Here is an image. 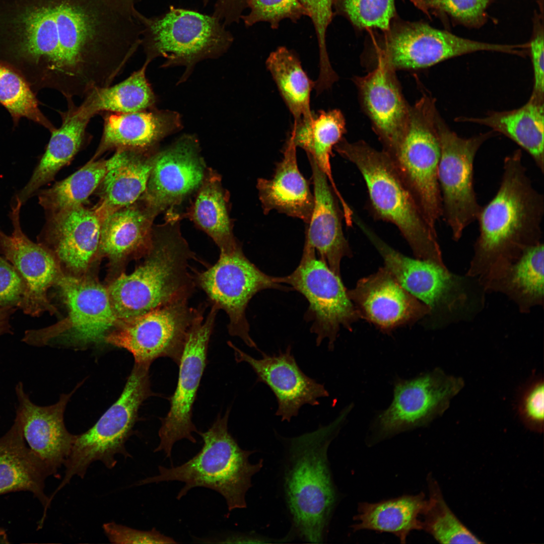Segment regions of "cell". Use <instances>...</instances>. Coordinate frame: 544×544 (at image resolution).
Returning <instances> with one entry per match:
<instances>
[{
	"instance_id": "obj_1",
	"label": "cell",
	"mask_w": 544,
	"mask_h": 544,
	"mask_svg": "<svg viewBox=\"0 0 544 544\" xmlns=\"http://www.w3.org/2000/svg\"><path fill=\"white\" fill-rule=\"evenodd\" d=\"M136 10L119 0H0V63L35 94L84 98L110 86L141 45Z\"/></svg>"
},
{
	"instance_id": "obj_2",
	"label": "cell",
	"mask_w": 544,
	"mask_h": 544,
	"mask_svg": "<svg viewBox=\"0 0 544 544\" xmlns=\"http://www.w3.org/2000/svg\"><path fill=\"white\" fill-rule=\"evenodd\" d=\"M543 195L533 186L518 150L506 157L499 189L482 207L479 235L467 276L481 277L541 242Z\"/></svg>"
},
{
	"instance_id": "obj_3",
	"label": "cell",
	"mask_w": 544,
	"mask_h": 544,
	"mask_svg": "<svg viewBox=\"0 0 544 544\" xmlns=\"http://www.w3.org/2000/svg\"><path fill=\"white\" fill-rule=\"evenodd\" d=\"M179 226V221L173 218L153 225L145 261L132 273L121 274L107 288L119 320L189 298L194 288L189 271L193 253Z\"/></svg>"
},
{
	"instance_id": "obj_4",
	"label": "cell",
	"mask_w": 544,
	"mask_h": 544,
	"mask_svg": "<svg viewBox=\"0 0 544 544\" xmlns=\"http://www.w3.org/2000/svg\"><path fill=\"white\" fill-rule=\"evenodd\" d=\"M334 149L362 175L375 218L395 225L416 258L444 265L436 230L428 224L393 160L363 141L342 139Z\"/></svg>"
},
{
	"instance_id": "obj_5",
	"label": "cell",
	"mask_w": 544,
	"mask_h": 544,
	"mask_svg": "<svg viewBox=\"0 0 544 544\" xmlns=\"http://www.w3.org/2000/svg\"><path fill=\"white\" fill-rule=\"evenodd\" d=\"M350 410L346 408L329 425L290 440L286 499L296 530L309 542H323L334 506L327 450Z\"/></svg>"
},
{
	"instance_id": "obj_6",
	"label": "cell",
	"mask_w": 544,
	"mask_h": 544,
	"mask_svg": "<svg viewBox=\"0 0 544 544\" xmlns=\"http://www.w3.org/2000/svg\"><path fill=\"white\" fill-rule=\"evenodd\" d=\"M230 410L219 415L206 432H197L203 441L200 450L177 466H159V474L138 482L143 485L162 482L184 484L177 495L180 500L192 489L203 487L214 490L225 499L229 512L246 507V494L251 487V478L262 466V460L252 464L253 451L240 448L228 430Z\"/></svg>"
},
{
	"instance_id": "obj_7",
	"label": "cell",
	"mask_w": 544,
	"mask_h": 544,
	"mask_svg": "<svg viewBox=\"0 0 544 544\" xmlns=\"http://www.w3.org/2000/svg\"><path fill=\"white\" fill-rule=\"evenodd\" d=\"M135 14L142 27L145 61L161 57L165 59L162 67L184 66L178 84L186 81L197 63L221 56L233 42L226 26L212 15L174 6L157 16L148 17L138 10Z\"/></svg>"
},
{
	"instance_id": "obj_8",
	"label": "cell",
	"mask_w": 544,
	"mask_h": 544,
	"mask_svg": "<svg viewBox=\"0 0 544 544\" xmlns=\"http://www.w3.org/2000/svg\"><path fill=\"white\" fill-rule=\"evenodd\" d=\"M150 366L134 363L122 393L86 432L76 435L75 442L64 466L63 479L57 487L61 490L75 476L84 478L90 465L101 462L107 468L117 463L115 456L131 457L126 449L142 403L155 394L151 389Z\"/></svg>"
},
{
	"instance_id": "obj_9",
	"label": "cell",
	"mask_w": 544,
	"mask_h": 544,
	"mask_svg": "<svg viewBox=\"0 0 544 544\" xmlns=\"http://www.w3.org/2000/svg\"><path fill=\"white\" fill-rule=\"evenodd\" d=\"M435 101L423 96L410 107L407 129L393 160L425 218L435 230L442 217L438 179L440 148Z\"/></svg>"
},
{
	"instance_id": "obj_10",
	"label": "cell",
	"mask_w": 544,
	"mask_h": 544,
	"mask_svg": "<svg viewBox=\"0 0 544 544\" xmlns=\"http://www.w3.org/2000/svg\"><path fill=\"white\" fill-rule=\"evenodd\" d=\"M436 125L440 148L438 179L442 217L452 238L458 241L481 210L473 186L474 160L480 147L495 131L461 138L448 127L438 112Z\"/></svg>"
},
{
	"instance_id": "obj_11",
	"label": "cell",
	"mask_w": 544,
	"mask_h": 544,
	"mask_svg": "<svg viewBox=\"0 0 544 544\" xmlns=\"http://www.w3.org/2000/svg\"><path fill=\"white\" fill-rule=\"evenodd\" d=\"M55 285L68 310L67 322L65 325L25 331L22 339L25 344L43 347L65 336L71 344L85 347L103 341L119 322L107 289L98 282L61 273Z\"/></svg>"
},
{
	"instance_id": "obj_12",
	"label": "cell",
	"mask_w": 544,
	"mask_h": 544,
	"mask_svg": "<svg viewBox=\"0 0 544 544\" xmlns=\"http://www.w3.org/2000/svg\"><path fill=\"white\" fill-rule=\"evenodd\" d=\"M196 280L213 305L228 315L229 333L258 351L249 334L246 308L251 298L260 291L268 289L287 290L281 285L280 277L262 272L248 259L238 245L232 250L220 251L217 262L197 274Z\"/></svg>"
},
{
	"instance_id": "obj_13",
	"label": "cell",
	"mask_w": 544,
	"mask_h": 544,
	"mask_svg": "<svg viewBox=\"0 0 544 544\" xmlns=\"http://www.w3.org/2000/svg\"><path fill=\"white\" fill-rule=\"evenodd\" d=\"M280 280L308 301L305 318L312 322L310 331L316 335L317 346L327 338L328 349L332 351L341 327L351 330L353 324L360 318L340 276L317 258L314 251L303 249L297 267Z\"/></svg>"
},
{
	"instance_id": "obj_14",
	"label": "cell",
	"mask_w": 544,
	"mask_h": 544,
	"mask_svg": "<svg viewBox=\"0 0 544 544\" xmlns=\"http://www.w3.org/2000/svg\"><path fill=\"white\" fill-rule=\"evenodd\" d=\"M183 299L143 315L123 320L105 336L104 341L123 348L133 356L134 363L150 366L160 357L180 362L187 333L197 309Z\"/></svg>"
},
{
	"instance_id": "obj_15",
	"label": "cell",
	"mask_w": 544,
	"mask_h": 544,
	"mask_svg": "<svg viewBox=\"0 0 544 544\" xmlns=\"http://www.w3.org/2000/svg\"><path fill=\"white\" fill-rule=\"evenodd\" d=\"M218 310L213 306L203 320L202 307L197 308L189 327L178 364L177 386L169 398V410L161 419L160 442L154 450L163 451L167 457L171 458L176 442L185 439L196 443L192 433L198 430L192 421V409L206 366L209 343Z\"/></svg>"
},
{
	"instance_id": "obj_16",
	"label": "cell",
	"mask_w": 544,
	"mask_h": 544,
	"mask_svg": "<svg viewBox=\"0 0 544 544\" xmlns=\"http://www.w3.org/2000/svg\"><path fill=\"white\" fill-rule=\"evenodd\" d=\"M464 386L463 379L437 368L409 380L397 379L389 406L374 427L383 436L427 426L442 415Z\"/></svg>"
},
{
	"instance_id": "obj_17",
	"label": "cell",
	"mask_w": 544,
	"mask_h": 544,
	"mask_svg": "<svg viewBox=\"0 0 544 544\" xmlns=\"http://www.w3.org/2000/svg\"><path fill=\"white\" fill-rule=\"evenodd\" d=\"M377 52L380 61L395 71L428 67L450 58L478 51H495L496 44L464 38L422 22L389 28Z\"/></svg>"
},
{
	"instance_id": "obj_18",
	"label": "cell",
	"mask_w": 544,
	"mask_h": 544,
	"mask_svg": "<svg viewBox=\"0 0 544 544\" xmlns=\"http://www.w3.org/2000/svg\"><path fill=\"white\" fill-rule=\"evenodd\" d=\"M353 222L383 258L385 266L409 293L432 310L452 311L467 299L463 280L445 265L407 257L389 246L357 215Z\"/></svg>"
},
{
	"instance_id": "obj_19",
	"label": "cell",
	"mask_w": 544,
	"mask_h": 544,
	"mask_svg": "<svg viewBox=\"0 0 544 544\" xmlns=\"http://www.w3.org/2000/svg\"><path fill=\"white\" fill-rule=\"evenodd\" d=\"M22 204L17 197L12 208V233L7 235L0 229V254L15 268L24 284L19 308L34 317L44 312L53 313L55 309L47 293L61 274L59 262L50 249L31 241L23 232L20 218Z\"/></svg>"
},
{
	"instance_id": "obj_20",
	"label": "cell",
	"mask_w": 544,
	"mask_h": 544,
	"mask_svg": "<svg viewBox=\"0 0 544 544\" xmlns=\"http://www.w3.org/2000/svg\"><path fill=\"white\" fill-rule=\"evenodd\" d=\"M207 172L197 139L184 135L157 151L146 190L139 199L156 216L173 210L198 189Z\"/></svg>"
},
{
	"instance_id": "obj_21",
	"label": "cell",
	"mask_w": 544,
	"mask_h": 544,
	"mask_svg": "<svg viewBox=\"0 0 544 544\" xmlns=\"http://www.w3.org/2000/svg\"><path fill=\"white\" fill-rule=\"evenodd\" d=\"M347 295L360 318L388 332L415 322L431 313V308L399 283L385 266L363 278Z\"/></svg>"
},
{
	"instance_id": "obj_22",
	"label": "cell",
	"mask_w": 544,
	"mask_h": 544,
	"mask_svg": "<svg viewBox=\"0 0 544 544\" xmlns=\"http://www.w3.org/2000/svg\"><path fill=\"white\" fill-rule=\"evenodd\" d=\"M228 344L234 351L236 362L248 363L256 374V382L265 384L273 392L278 404L276 415L281 417L282 421L289 422L298 415L302 405H318V398L329 395L323 384L302 371L291 354V346L285 352L280 351L271 356L260 350L262 358L256 359L231 342Z\"/></svg>"
},
{
	"instance_id": "obj_23",
	"label": "cell",
	"mask_w": 544,
	"mask_h": 544,
	"mask_svg": "<svg viewBox=\"0 0 544 544\" xmlns=\"http://www.w3.org/2000/svg\"><path fill=\"white\" fill-rule=\"evenodd\" d=\"M395 71L380 61L367 75L357 77L362 104L385 152L394 160L404 138L409 106L401 92Z\"/></svg>"
},
{
	"instance_id": "obj_24",
	"label": "cell",
	"mask_w": 544,
	"mask_h": 544,
	"mask_svg": "<svg viewBox=\"0 0 544 544\" xmlns=\"http://www.w3.org/2000/svg\"><path fill=\"white\" fill-rule=\"evenodd\" d=\"M61 395L59 400L48 406L33 402L21 382L15 391L18 404L16 411L29 447L57 473L69 455L76 435L66 429L63 415L66 404L77 389Z\"/></svg>"
},
{
	"instance_id": "obj_25",
	"label": "cell",
	"mask_w": 544,
	"mask_h": 544,
	"mask_svg": "<svg viewBox=\"0 0 544 544\" xmlns=\"http://www.w3.org/2000/svg\"><path fill=\"white\" fill-rule=\"evenodd\" d=\"M102 220L85 206L47 216L40 243L75 273L85 272L99 250Z\"/></svg>"
},
{
	"instance_id": "obj_26",
	"label": "cell",
	"mask_w": 544,
	"mask_h": 544,
	"mask_svg": "<svg viewBox=\"0 0 544 544\" xmlns=\"http://www.w3.org/2000/svg\"><path fill=\"white\" fill-rule=\"evenodd\" d=\"M105 113L102 135L92 160L112 150H156L162 139L182 127L180 114L173 110L155 107L130 113Z\"/></svg>"
},
{
	"instance_id": "obj_27",
	"label": "cell",
	"mask_w": 544,
	"mask_h": 544,
	"mask_svg": "<svg viewBox=\"0 0 544 544\" xmlns=\"http://www.w3.org/2000/svg\"><path fill=\"white\" fill-rule=\"evenodd\" d=\"M307 156L312 170L314 203L304 247L314 251L319 259L340 276L342 259L352 255L343 231L341 211L327 177L315 160Z\"/></svg>"
},
{
	"instance_id": "obj_28",
	"label": "cell",
	"mask_w": 544,
	"mask_h": 544,
	"mask_svg": "<svg viewBox=\"0 0 544 544\" xmlns=\"http://www.w3.org/2000/svg\"><path fill=\"white\" fill-rule=\"evenodd\" d=\"M57 473L27 446L16 416L10 429L0 437V495L27 492L44 508L41 526L50 502L45 492L46 479Z\"/></svg>"
},
{
	"instance_id": "obj_29",
	"label": "cell",
	"mask_w": 544,
	"mask_h": 544,
	"mask_svg": "<svg viewBox=\"0 0 544 544\" xmlns=\"http://www.w3.org/2000/svg\"><path fill=\"white\" fill-rule=\"evenodd\" d=\"M157 151L119 149L106 160L107 171L97 188L99 200L93 208L102 221L143 195Z\"/></svg>"
},
{
	"instance_id": "obj_30",
	"label": "cell",
	"mask_w": 544,
	"mask_h": 544,
	"mask_svg": "<svg viewBox=\"0 0 544 544\" xmlns=\"http://www.w3.org/2000/svg\"><path fill=\"white\" fill-rule=\"evenodd\" d=\"M297 147L288 140L283 158L273 177L258 178L256 187L264 214L272 210L300 219L308 224L313 212L314 198L307 179L300 171Z\"/></svg>"
},
{
	"instance_id": "obj_31",
	"label": "cell",
	"mask_w": 544,
	"mask_h": 544,
	"mask_svg": "<svg viewBox=\"0 0 544 544\" xmlns=\"http://www.w3.org/2000/svg\"><path fill=\"white\" fill-rule=\"evenodd\" d=\"M485 290L507 295L520 312L528 313L543 300V244L526 249L515 260L480 278Z\"/></svg>"
},
{
	"instance_id": "obj_32",
	"label": "cell",
	"mask_w": 544,
	"mask_h": 544,
	"mask_svg": "<svg viewBox=\"0 0 544 544\" xmlns=\"http://www.w3.org/2000/svg\"><path fill=\"white\" fill-rule=\"evenodd\" d=\"M156 216L140 199L113 212L102 221L98 252L113 262L146 255Z\"/></svg>"
},
{
	"instance_id": "obj_33",
	"label": "cell",
	"mask_w": 544,
	"mask_h": 544,
	"mask_svg": "<svg viewBox=\"0 0 544 544\" xmlns=\"http://www.w3.org/2000/svg\"><path fill=\"white\" fill-rule=\"evenodd\" d=\"M67 110L60 113L61 126L51 132L44 153L30 179L17 195L22 203L41 187L52 180L58 172L72 161L85 144L86 128L91 118L78 111L73 99L67 100Z\"/></svg>"
},
{
	"instance_id": "obj_34",
	"label": "cell",
	"mask_w": 544,
	"mask_h": 544,
	"mask_svg": "<svg viewBox=\"0 0 544 544\" xmlns=\"http://www.w3.org/2000/svg\"><path fill=\"white\" fill-rule=\"evenodd\" d=\"M543 99L530 96L519 108L492 112L481 118L459 117L457 121L488 126L503 134L524 150L542 174L544 172Z\"/></svg>"
},
{
	"instance_id": "obj_35",
	"label": "cell",
	"mask_w": 544,
	"mask_h": 544,
	"mask_svg": "<svg viewBox=\"0 0 544 544\" xmlns=\"http://www.w3.org/2000/svg\"><path fill=\"white\" fill-rule=\"evenodd\" d=\"M427 504L422 492L378 503H361L352 527L354 531L367 529L391 533L405 543L412 531L422 529L421 517Z\"/></svg>"
},
{
	"instance_id": "obj_36",
	"label": "cell",
	"mask_w": 544,
	"mask_h": 544,
	"mask_svg": "<svg viewBox=\"0 0 544 544\" xmlns=\"http://www.w3.org/2000/svg\"><path fill=\"white\" fill-rule=\"evenodd\" d=\"M346 132V122L338 109L320 111L307 118L294 122L289 138L296 147L312 157L328 178L342 206L347 202L337 189L332 175L330 158L332 150Z\"/></svg>"
},
{
	"instance_id": "obj_37",
	"label": "cell",
	"mask_w": 544,
	"mask_h": 544,
	"mask_svg": "<svg viewBox=\"0 0 544 544\" xmlns=\"http://www.w3.org/2000/svg\"><path fill=\"white\" fill-rule=\"evenodd\" d=\"M149 63L145 61L141 68L116 85L92 89L77 106L78 110L91 119L101 112L125 113L155 108L157 98L146 77Z\"/></svg>"
},
{
	"instance_id": "obj_38",
	"label": "cell",
	"mask_w": 544,
	"mask_h": 544,
	"mask_svg": "<svg viewBox=\"0 0 544 544\" xmlns=\"http://www.w3.org/2000/svg\"><path fill=\"white\" fill-rule=\"evenodd\" d=\"M227 201L220 176L214 171L207 170L189 215L220 251L230 250L239 245L233 232Z\"/></svg>"
},
{
	"instance_id": "obj_39",
	"label": "cell",
	"mask_w": 544,
	"mask_h": 544,
	"mask_svg": "<svg viewBox=\"0 0 544 544\" xmlns=\"http://www.w3.org/2000/svg\"><path fill=\"white\" fill-rule=\"evenodd\" d=\"M294 122L311 117L310 95L315 82L303 70L295 54L284 46L271 52L265 62Z\"/></svg>"
},
{
	"instance_id": "obj_40",
	"label": "cell",
	"mask_w": 544,
	"mask_h": 544,
	"mask_svg": "<svg viewBox=\"0 0 544 544\" xmlns=\"http://www.w3.org/2000/svg\"><path fill=\"white\" fill-rule=\"evenodd\" d=\"M107 171L106 160L91 159L80 169L38 194L47 216L84 206Z\"/></svg>"
},
{
	"instance_id": "obj_41",
	"label": "cell",
	"mask_w": 544,
	"mask_h": 544,
	"mask_svg": "<svg viewBox=\"0 0 544 544\" xmlns=\"http://www.w3.org/2000/svg\"><path fill=\"white\" fill-rule=\"evenodd\" d=\"M427 482L429 497L423 514L422 529L441 543H483L451 510L432 475H428Z\"/></svg>"
},
{
	"instance_id": "obj_42",
	"label": "cell",
	"mask_w": 544,
	"mask_h": 544,
	"mask_svg": "<svg viewBox=\"0 0 544 544\" xmlns=\"http://www.w3.org/2000/svg\"><path fill=\"white\" fill-rule=\"evenodd\" d=\"M0 104L10 113L15 126L26 118L50 132L56 129L41 111L36 94L20 76L1 63Z\"/></svg>"
},
{
	"instance_id": "obj_43",
	"label": "cell",
	"mask_w": 544,
	"mask_h": 544,
	"mask_svg": "<svg viewBox=\"0 0 544 544\" xmlns=\"http://www.w3.org/2000/svg\"><path fill=\"white\" fill-rule=\"evenodd\" d=\"M338 11L359 28L388 30L394 17V0H335Z\"/></svg>"
},
{
	"instance_id": "obj_44",
	"label": "cell",
	"mask_w": 544,
	"mask_h": 544,
	"mask_svg": "<svg viewBox=\"0 0 544 544\" xmlns=\"http://www.w3.org/2000/svg\"><path fill=\"white\" fill-rule=\"evenodd\" d=\"M248 8L249 12L241 18L247 27L266 22L271 28L276 29L285 19L296 22L302 16H307V12L298 0H247Z\"/></svg>"
},
{
	"instance_id": "obj_45",
	"label": "cell",
	"mask_w": 544,
	"mask_h": 544,
	"mask_svg": "<svg viewBox=\"0 0 544 544\" xmlns=\"http://www.w3.org/2000/svg\"><path fill=\"white\" fill-rule=\"evenodd\" d=\"M427 9H435L450 16L464 26L479 28L486 20V10L490 0H417Z\"/></svg>"
},
{
	"instance_id": "obj_46",
	"label": "cell",
	"mask_w": 544,
	"mask_h": 544,
	"mask_svg": "<svg viewBox=\"0 0 544 544\" xmlns=\"http://www.w3.org/2000/svg\"><path fill=\"white\" fill-rule=\"evenodd\" d=\"M311 19L317 36L319 54V75L328 77L333 73L326 47V32L333 17L335 0H298Z\"/></svg>"
},
{
	"instance_id": "obj_47",
	"label": "cell",
	"mask_w": 544,
	"mask_h": 544,
	"mask_svg": "<svg viewBox=\"0 0 544 544\" xmlns=\"http://www.w3.org/2000/svg\"><path fill=\"white\" fill-rule=\"evenodd\" d=\"M544 382L542 376L532 377L523 388L518 402V413L525 427L541 433L544 422Z\"/></svg>"
},
{
	"instance_id": "obj_48",
	"label": "cell",
	"mask_w": 544,
	"mask_h": 544,
	"mask_svg": "<svg viewBox=\"0 0 544 544\" xmlns=\"http://www.w3.org/2000/svg\"><path fill=\"white\" fill-rule=\"evenodd\" d=\"M104 532L113 543H176L172 538L166 536L155 528L143 531L112 521L103 525Z\"/></svg>"
},
{
	"instance_id": "obj_49",
	"label": "cell",
	"mask_w": 544,
	"mask_h": 544,
	"mask_svg": "<svg viewBox=\"0 0 544 544\" xmlns=\"http://www.w3.org/2000/svg\"><path fill=\"white\" fill-rule=\"evenodd\" d=\"M543 15L536 14L533 19V33L528 42V49L533 69L534 85L531 96L543 99L544 97V32Z\"/></svg>"
},
{
	"instance_id": "obj_50",
	"label": "cell",
	"mask_w": 544,
	"mask_h": 544,
	"mask_svg": "<svg viewBox=\"0 0 544 544\" xmlns=\"http://www.w3.org/2000/svg\"><path fill=\"white\" fill-rule=\"evenodd\" d=\"M25 291L18 273L6 259L0 258V304L19 308Z\"/></svg>"
},
{
	"instance_id": "obj_51",
	"label": "cell",
	"mask_w": 544,
	"mask_h": 544,
	"mask_svg": "<svg viewBox=\"0 0 544 544\" xmlns=\"http://www.w3.org/2000/svg\"><path fill=\"white\" fill-rule=\"evenodd\" d=\"M247 8V0H216L212 16L225 26L238 23Z\"/></svg>"
},
{
	"instance_id": "obj_52",
	"label": "cell",
	"mask_w": 544,
	"mask_h": 544,
	"mask_svg": "<svg viewBox=\"0 0 544 544\" xmlns=\"http://www.w3.org/2000/svg\"><path fill=\"white\" fill-rule=\"evenodd\" d=\"M17 309V307L13 306L0 304V336L12 333L10 319Z\"/></svg>"
},
{
	"instance_id": "obj_53",
	"label": "cell",
	"mask_w": 544,
	"mask_h": 544,
	"mask_svg": "<svg viewBox=\"0 0 544 544\" xmlns=\"http://www.w3.org/2000/svg\"><path fill=\"white\" fill-rule=\"evenodd\" d=\"M9 543L8 536L6 531L0 527V543Z\"/></svg>"
},
{
	"instance_id": "obj_54",
	"label": "cell",
	"mask_w": 544,
	"mask_h": 544,
	"mask_svg": "<svg viewBox=\"0 0 544 544\" xmlns=\"http://www.w3.org/2000/svg\"><path fill=\"white\" fill-rule=\"evenodd\" d=\"M120 2L124 3L125 4L131 7H135V5L137 3L140 2L141 0H119Z\"/></svg>"
}]
</instances>
